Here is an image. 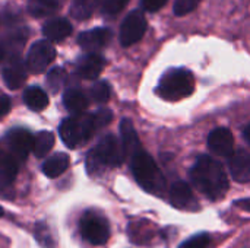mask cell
<instances>
[{
	"instance_id": "obj_28",
	"label": "cell",
	"mask_w": 250,
	"mask_h": 248,
	"mask_svg": "<svg viewBox=\"0 0 250 248\" xmlns=\"http://www.w3.org/2000/svg\"><path fill=\"white\" fill-rule=\"evenodd\" d=\"M64 77H66V73H64V70L62 67L51 69L48 72V75H47V85H48V88L53 92H57L62 88V85L64 82Z\"/></svg>"
},
{
	"instance_id": "obj_7",
	"label": "cell",
	"mask_w": 250,
	"mask_h": 248,
	"mask_svg": "<svg viewBox=\"0 0 250 248\" xmlns=\"http://www.w3.org/2000/svg\"><path fill=\"white\" fill-rule=\"evenodd\" d=\"M54 58H56V48L53 47V44L48 39H38L31 45L28 51L26 67L29 69V72L40 75L45 72V69L53 63Z\"/></svg>"
},
{
	"instance_id": "obj_33",
	"label": "cell",
	"mask_w": 250,
	"mask_h": 248,
	"mask_svg": "<svg viewBox=\"0 0 250 248\" xmlns=\"http://www.w3.org/2000/svg\"><path fill=\"white\" fill-rule=\"evenodd\" d=\"M234 206L243 209V210H248L250 212V199H242V200H236L234 202Z\"/></svg>"
},
{
	"instance_id": "obj_15",
	"label": "cell",
	"mask_w": 250,
	"mask_h": 248,
	"mask_svg": "<svg viewBox=\"0 0 250 248\" xmlns=\"http://www.w3.org/2000/svg\"><path fill=\"white\" fill-rule=\"evenodd\" d=\"M229 168L231 177L237 183H249L250 181V153L245 149L236 151L229 158Z\"/></svg>"
},
{
	"instance_id": "obj_36",
	"label": "cell",
	"mask_w": 250,
	"mask_h": 248,
	"mask_svg": "<svg viewBox=\"0 0 250 248\" xmlns=\"http://www.w3.org/2000/svg\"><path fill=\"white\" fill-rule=\"evenodd\" d=\"M1 216H3V208L0 206V218H1Z\"/></svg>"
},
{
	"instance_id": "obj_8",
	"label": "cell",
	"mask_w": 250,
	"mask_h": 248,
	"mask_svg": "<svg viewBox=\"0 0 250 248\" xmlns=\"http://www.w3.org/2000/svg\"><path fill=\"white\" fill-rule=\"evenodd\" d=\"M146 26L148 23L145 15L141 10L130 12L120 25V35H119L120 44L123 47H130L136 44L145 35Z\"/></svg>"
},
{
	"instance_id": "obj_17",
	"label": "cell",
	"mask_w": 250,
	"mask_h": 248,
	"mask_svg": "<svg viewBox=\"0 0 250 248\" xmlns=\"http://www.w3.org/2000/svg\"><path fill=\"white\" fill-rule=\"evenodd\" d=\"M72 23L64 19V18H56L48 20L44 26H42V34L45 37V39L48 41H63L66 39L70 34H72Z\"/></svg>"
},
{
	"instance_id": "obj_16",
	"label": "cell",
	"mask_w": 250,
	"mask_h": 248,
	"mask_svg": "<svg viewBox=\"0 0 250 248\" xmlns=\"http://www.w3.org/2000/svg\"><path fill=\"white\" fill-rule=\"evenodd\" d=\"M120 137H122V146L125 152V158H130L133 153H136L142 146L138 137V133L129 118H123L120 121Z\"/></svg>"
},
{
	"instance_id": "obj_23",
	"label": "cell",
	"mask_w": 250,
	"mask_h": 248,
	"mask_svg": "<svg viewBox=\"0 0 250 248\" xmlns=\"http://www.w3.org/2000/svg\"><path fill=\"white\" fill-rule=\"evenodd\" d=\"M98 4L100 0H72L70 15L76 20H86L94 15Z\"/></svg>"
},
{
	"instance_id": "obj_2",
	"label": "cell",
	"mask_w": 250,
	"mask_h": 248,
	"mask_svg": "<svg viewBox=\"0 0 250 248\" xmlns=\"http://www.w3.org/2000/svg\"><path fill=\"white\" fill-rule=\"evenodd\" d=\"M189 175L193 186L211 200H220L229 191V178L223 165L209 155L199 156Z\"/></svg>"
},
{
	"instance_id": "obj_10",
	"label": "cell",
	"mask_w": 250,
	"mask_h": 248,
	"mask_svg": "<svg viewBox=\"0 0 250 248\" xmlns=\"http://www.w3.org/2000/svg\"><path fill=\"white\" fill-rule=\"evenodd\" d=\"M208 148L218 156L230 158L234 153V137L230 129L218 127L214 129L208 136Z\"/></svg>"
},
{
	"instance_id": "obj_19",
	"label": "cell",
	"mask_w": 250,
	"mask_h": 248,
	"mask_svg": "<svg viewBox=\"0 0 250 248\" xmlns=\"http://www.w3.org/2000/svg\"><path fill=\"white\" fill-rule=\"evenodd\" d=\"M69 162H70V159H69L67 153H63V152L54 153V155H51L50 158H47L44 161L42 172L48 178H57L67 170Z\"/></svg>"
},
{
	"instance_id": "obj_6",
	"label": "cell",
	"mask_w": 250,
	"mask_h": 248,
	"mask_svg": "<svg viewBox=\"0 0 250 248\" xmlns=\"http://www.w3.org/2000/svg\"><path fill=\"white\" fill-rule=\"evenodd\" d=\"M81 234L92 246H103L110 238V225L107 219L97 212H85L79 222Z\"/></svg>"
},
{
	"instance_id": "obj_32",
	"label": "cell",
	"mask_w": 250,
	"mask_h": 248,
	"mask_svg": "<svg viewBox=\"0 0 250 248\" xmlns=\"http://www.w3.org/2000/svg\"><path fill=\"white\" fill-rule=\"evenodd\" d=\"M10 98L6 95H0V118H3L10 111Z\"/></svg>"
},
{
	"instance_id": "obj_29",
	"label": "cell",
	"mask_w": 250,
	"mask_h": 248,
	"mask_svg": "<svg viewBox=\"0 0 250 248\" xmlns=\"http://www.w3.org/2000/svg\"><path fill=\"white\" fill-rule=\"evenodd\" d=\"M201 0H176L173 6V12L177 16H185L190 12H193Z\"/></svg>"
},
{
	"instance_id": "obj_5",
	"label": "cell",
	"mask_w": 250,
	"mask_h": 248,
	"mask_svg": "<svg viewBox=\"0 0 250 248\" xmlns=\"http://www.w3.org/2000/svg\"><path fill=\"white\" fill-rule=\"evenodd\" d=\"M195 91V77L188 69H168L157 85V95L166 101H180Z\"/></svg>"
},
{
	"instance_id": "obj_11",
	"label": "cell",
	"mask_w": 250,
	"mask_h": 248,
	"mask_svg": "<svg viewBox=\"0 0 250 248\" xmlns=\"http://www.w3.org/2000/svg\"><path fill=\"white\" fill-rule=\"evenodd\" d=\"M113 32L108 28H94L89 31H83L78 37V44L88 53H95L104 48L111 41Z\"/></svg>"
},
{
	"instance_id": "obj_30",
	"label": "cell",
	"mask_w": 250,
	"mask_h": 248,
	"mask_svg": "<svg viewBox=\"0 0 250 248\" xmlns=\"http://www.w3.org/2000/svg\"><path fill=\"white\" fill-rule=\"evenodd\" d=\"M211 243V238L208 234H198L189 240H186L179 248H208Z\"/></svg>"
},
{
	"instance_id": "obj_3",
	"label": "cell",
	"mask_w": 250,
	"mask_h": 248,
	"mask_svg": "<svg viewBox=\"0 0 250 248\" xmlns=\"http://www.w3.org/2000/svg\"><path fill=\"white\" fill-rule=\"evenodd\" d=\"M130 170L138 184L152 194H161L166 190V178L154 158L142 148L130 158Z\"/></svg>"
},
{
	"instance_id": "obj_4",
	"label": "cell",
	"mask_w": 250,
	"mask_h": 248,
	"mask_svg": "<svg viewBox=\"0 0 250 248\" xmlns=\"http://www.w3.org/2000/svg\"><path fill=\"white\" fill-rule=\"evenodd\" d=\"M125 159V152L122 142L116 136H104L95 148L88 152L86 156V170L91 175L101 172L104 168L119 167Z\"/></svg>"
},
{
	"instance_id": "obj_31",
	"label": "cell",
	"mask_w": 250,
	"mask_h": 248,
	"mask_svg": "<svg viewBox=\"0 0 250 248\" xmlns=\"http://www.w3.org/2000/svg\"><path fill=\"white\" fill-rule=\"evenodd\" d=\"M166 3H167V0H141V6L146 12H157Z\"/></svg>"
},
{
	"instance_id": "obj_35",
	"label": "cell",
	"mask_w": 250,
	"mask_h": 248,
	"mask_svg": "<svg viewBox=\"0 0 250 248\" xmlns=\"http://www.w3.org/2000/svg\"><path fill=\"white\" fill-rule=\"evenodd\" d=\"M4 54H6V50H4V47H3V44H0V61L4 58Z\"/></svg>"
},
{
	"instance_id": "obj_24",
	"label": "cell",
	"mask_w": 250,
	"mask_h": 248,
	"mask_svg": "<svg viewBox=\"0 0 250 248\" xmlns=\"http://www.w3.org/2000/svg\"><path fill=\"white\" fill-rule=\"evenodd\" d=\"M54 134L47 130H41L34 136V145H32V152L37 158L47 156L50 151L54 146Z\"/></svg>"
},
{
	"instance_id": "obj_25",
	"label": "cell",
	"mask_w": 250,
	"mask_h": 248,
	"mask_svg": "<svg viewBox=\"0 0 250 248\" xmlns=\"http://www.w3.org/2000/svg\"><path fill=\"white\" fill-rule=\"evenodd\" d=\"M34 235L37 243L42 248H53L56 246L54 237L50 231V228L44 222H38L34 228Z\"/></svg>"
},
{
	"instance_id": "obj_14",
	"label": "cell",
	"mask_w": 250,
	"mask_h": 248,
	"mask_svg": "<svg viewBox=\"0 0 250 248\" xmlns=\"http://www.w3.org/2000/svg\"><path fill=\"white\" fill-rule=\"evenodd\" d=\"M170 202L177 209L185 210H195L198 209V205L195 202V197L192 194V189L185 181H176L170 189Z\"/></svg>"
},
{
	"instance_id": "obj_26",
	"label": "cell",
	"mask_w": 250,
	"mask_h": 248,
	"mask_svg": "<svg viewBox=\"0 0 250 248\" xmlns=\"http://www.w3.org/2000/svg\"><path fill=\"white\" fill-rule=\"evenodd\" d=\"M91 96L95 102L98 104H104L110 99V86L107 82L101 80L97 82L92 88H91Z\"/></svg>"
},
{
	"instance_id": "obj_34",
	"label": "cell",
	"mask_w": 250,
	"mask_h": 248,
	"mask_svg": "<svg viewBox=\"0 0 250 248\" xmlns=\"http://www.w3.org/2000/svg\"><path fill=\"white\" fill-rule=\"evenodd\" d=\"M243 136H245L246 142L250 145V124L246 126V129H245V132H243Z\"/></svg>"
},
{
	"instance_id": "obj_9",
	"label": "cell",
	"mask_w": 250,
	"mask_h": 248,
	"mask_svg": "<svg viewBox=\"0 0 250 248\" xmlns=\"http://www.w3.org/2000/svg\"><path fill=\"white\" fill-rule=\"evenodd\" d=\"M4 140L9 146V151L10 153L18 159V161H22L25 159L29 152L32 151V145H34V136L25 130V129H12L6 133L4 136Z\"/></svg>"
},
{
	"instance_id": "obj_1",
	"label": "cell",
	"mask_w": 250,
	"mask_h": 248,
	"mask_svg": "<svg viewBox=\"0 0 250 248\" xmlns=\"http://www.w3.org/2000/svg\"><path fill=\"white\" fill-rule=\"evenodd\" d=\"M111 120H113V113L107 108H101L92 114L73 115L64 118L60 123L59 134L67 148L75 149L79 145L88 142L98 129L105 127Z\"/></svg>"
},
{
	"instance_id": "obj_21",
	"label": "cell",
	"mask_w": 250,
	"mask_h": 248,
	"mask_svg": "<svg viewBox=\"0 0 250 248\" xmlns=\"http://www.w3.org/2000/svg\"><path fill=\"white\" fill-rule=\"evenodd\" d=\"M23 102L32 111H42L48 105V95L40 86H29L23 92Z\"/></svg>"
},
{
	"instance_id": "obj_20",
	"label": "cell",
	"mask_w": 250,
	"mask_h": 248,
	"mask_svg": "<svg viewBox=\"0 0 250 248\" xmlns=\"http://www.w3.org/2000/svg\"><path fill=\"white\" fill-rule=\"evenodd\" d=\"M63 104L69 113L79 115L83 114V111L88 108V98L81 89L72 88L63 94Z\"/></svg>"
},
{
	"instance_id": "obj_18",
	"label": "cell",
	"mask_w": 250,
	"mask_h": 248,
	"mask_svg": "<svg viewBox=\"0 0 250 248\" xmlns=\"http://www.w3.org/2000/svg\"><path fill=\"white\" fill-rule=\"evenodd\" d=\"M19 161L10 153L0 149V187H6L13 183L18 175Z\"/></svg>"
},
{
	"instance_id": "obj_13",
	"label": "cell",
	"mask_w": 250,
	"mask_h": 248,
	"mask_svg": "<svg viewBox=\"0 0 250 248\" xmlns=\"http://www.w3.org/2000/svg\"><path fill=\"white\" fill-rule=\"evenodd\" d=\"M104 64H105V61H104L103 56H100L97 53H88L79 58V61L76 64V73L82 79L94 80L103 72Z\"/></svg>"
},
{
	"instance_id": "obj_22",
	"label": "cell",
	"mask_w": 250,
	"mask_h": 248,
	"mask_svg": "<svg viewBox=\"0 0 250 248\" xmlns=\"http://www.w3.org/2000/svg\"><path fill=\"white\" fill-rule=\"evenodd\" d=\"M26 10L34 18H45L59 10V0H28Z\"/></svg>"
},
{
	"instance_id": "obj_27",
	"label": "cell",
	"mask_w": 250,
	"mask_h": 248,
	"mask_svg": "<svg viewBox=\"0 0 250 248\" xmlns=\"http://www.w3.org/2000/svg\"><path fill=\"white\" fill-rule=\"evenodd\" d=\"M127 3L129 0H103L101 12L104 16H116L126 7Z\"/></svg>"
},
{
	"instance_id": "obj_12",
	"label": "cell",
	"mask_w": 250,
	"mask_h": 248,
	"mask_svg": "<svg viewBox=\"0 0 250 248\" xmlns=\"http://www.w3.org/2000/svg\"><path fill=\"white\" fill-rule=\"evenodd\" d=\"M1 76L4 85L12 91L19 89L23 85V82L26 80V66L18 54L10 57V60L1 70Z\"/></svg>"
}]
</instances>
